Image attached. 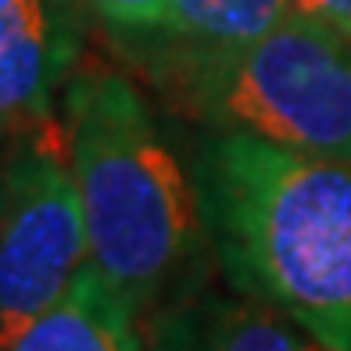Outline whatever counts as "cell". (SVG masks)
<instances>
[{"label":"cell","instance_id":"1","mask_svg":"<svg viewBox=\"0 0 351 351\" xmlns=\"http://www.w3.org/2000/svg\"><path fill=\"white\" fill-rule=\"evenodd\" d=\"M186 154L219 280L351 351V165L230 130H197Z\"/></svg>","mask_w":351,"mask_h":351},{"label":"cell","instance_id":"3","mask_svg":"<svg viewBox=\"0 0 351 351\" xmlns=\"http://www.w3.org/2000/svg\"><path fill=\"white\" fill-rule=\"evenodd\" d=\"M136 75L197 130L251 133L351 165V40L301 11L241 47L158 58Z\"/></svg>","mask_w":351,"mask_h":351},{"label":"cell","instance_id":"2","mask_svg":"<svg viewBox=\"0 0 351 351\" xmlns=\"http://www.w3.org/2000/svg\"><path fill=\"white\" fill-rule=\"evenodd\" d=\"M58 111L86 212L90 262L140 323L212 283L219 273L194 165L140 75L83 58Z\"/></svg>","mask_w":351,"mask_h":351},{"label":"cell","instance_id":"8","mask_svg":"<svg viewBox=\"0 0 351 351\" xmlns=\"http://www.w3.org/2000/svg\"><path fill=\"white\" fill-rule=\"evenodd\" d=\"M291 11V0H172L165 40L125 61V69L136 72L158 58L230 51V47H241L276 29Z\"/></svg>","mask_w":351,"mask_h":351},{"label":"cell","instance_id":"11","mask_svg":"<svg viewBox=\"0 0 351 351\" xmlns=\"http://www.w3.org/2000/svg\"><path fill=\"white\" fill-rule=\"evenodd\" d=\"M8 154H11V136H0V197H4V176H8Z\"/></svg>","mask_w":351,"mask_h":351},{"label":"cell","instance_id":"7","mask_svg":"<svg viewBox=\"0 0 351 351\" xmlns=\"http://www.w3.org/2000/svg\"><path fill=\"white\" fill-rule=\"evenodd\" d=\"M0 351H143V323L90 262L65 298L0 337Z\"/></svg>","mask_w":351,"mask_h":351},{"label":"cell","instance_id":"6","mask_svg":"<svg viewBox=\"0 0 351 351\" xmlns=\"http://www.w3.org/2000/svg\"><path fill=\"white\" fill-rule=\"evenodd\" d=\"M143 351H326L291 319L226 283H204L143 319Z\"/></svg>","mask_w":351,"mask_h":351},{"label":"cell","instance_id":"5","mask_svg":"<svg viewBox=\"0 0 351 351\" xmlns=\"http://www.w3.org/2000/svg\"><path fill=\"white\" fill-rule=\"evenodd\" d=\"M90 29L83 0H0V136L54 122Z\"/></svg>","mask_w":351,"mask_h":351},{"label":"cell","instance_id":"10","mask_svg":"<svg viewBox=\"0 0 351 351\" xmlns=\"http://www.w3.org/2000/svg\"><path fill=\"white\" fill-rule=\"evenodd\" d=\"M294 11L308 14L315 22H326L330 29H337L351 40V0H291Z\"/></svg>","mask_w":351,"mask_h":351},{"label":"cell","instance_id":"4","mask_svg":"<svg viewBox=\"0 0 351 351\" xmlns=\"http://www.w3.org/2000/svg\"><path fill=\"white\" fill-rule=\"evenodd\" d=\"M86 265V212L61 122L11 136L0 197V337L61 301Z\"/></svg>","mask_w":351,"mask_h":351},{"label":"cell","instance_id":"9","mask_svg":"<svg viewBox=\"0 0 351 351\" xmlns=\"http://www.w3.org/2000/svg\"><path fill=\"white\" fill-rule=\"evenodd\" d=\"M83 8L122 65L162 43L172 19V0H83Z\"/></svg>","mask_w":351,"mask_h":351}]
</instances>
